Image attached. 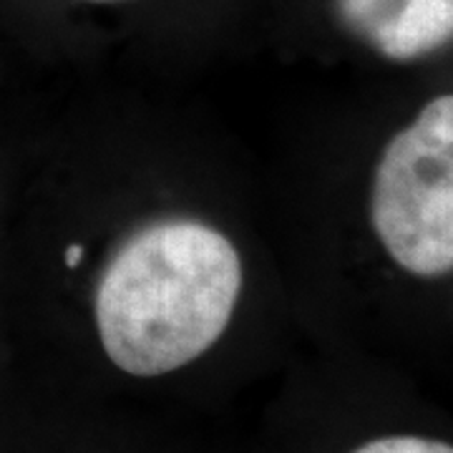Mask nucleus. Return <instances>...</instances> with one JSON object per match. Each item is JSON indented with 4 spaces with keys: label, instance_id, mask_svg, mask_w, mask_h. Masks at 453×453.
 I'll return each instance as SVG.
<instances>
[{
    "label": "nucleus",
    "instance_id": "2",
    "mask_svg": "<svg viewBox=\"0 0 453 453\" xmlns=\"http://www.w3.org/2000/svg\"><path fill=\"white\" fill-rule=\"evenodd\" d=\"M372 229L390 257L418 277L453 267V98H434L386 146L371 199Z\"/></svg>",
    "mask_w": 453,
    "mask_h": 453
},
{
    "label": "nucleus",
    "instance_id": "4",
    "mask_svg": "<svg viewBox=\"0 0 453 453\" xmlns=\"http://www.w3.org/2000/svg\"><path fill=\"white\" fill-rule=\"evenodd\" d=\"M353 453H453V449L443 441L421 436H388L375 438L371 443L360 446Z\"/></svg>",
    "mask_w": 453,
    "mask_h": 453
},
{
    "label": "nucleus",
    "instance_id": "6",
    "mask_svg": "<svg viewBox=\"0 0 453 453\" xmlns=\"http://www.w3.org/2000/svg\"><path fill=\"white\" fill-rule=\"evenodd\" d=\"M91 3H113V0H91Z\"/></svg>",
    "mask_w": 453,
    "mask_h": 453
},
{
    "label": "nucleus",
    "instance_id": "3",
    "mask_svg": "<svg viewBox=\"0 0 453 453\" xmlns=\"http://www.w3.org/2000/svg\"><path fill=\"white\" fill-rule=\"evenodd\" d=\"M348 31L390 61L443 49L453 33V0H335Z\"/></svg>",
    "mask_w": 453,
    "mask_h": 453
},
{
    "label": "nucleus",
    "instance_id": "1",
    "mask_svg": "<svg viewBox=\"0 0 453 453\" xmlns=\"http://www.w3.org/2000/svg\"><path fill=\"white\" fill-rule=\"evenodd\" d=\"M242 290L234 244L196 219L134 232L96 288V327L116 368L139 378L179 371L222 338Z\"/></svg>",
    "mask_w": 453,
    "mask_h": 453
},
{
    "label": "nucleus",
    "instance_id": "5",
    "mask_svg": "<svg viewBox=\"0 0 453 453\" xmlns=\"http://www.w3.org/2000/svg\"><path fill=\"white\" fill-rule=\"evenodd\" d=\"M81 257H83L81 244H71V247H68V252H65V265H68V267H76V265L81 262Z\"/></svg>",
    "mask_w": 453,
    "mask_h": 453
}]
</instances>
